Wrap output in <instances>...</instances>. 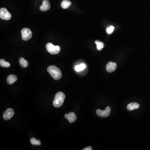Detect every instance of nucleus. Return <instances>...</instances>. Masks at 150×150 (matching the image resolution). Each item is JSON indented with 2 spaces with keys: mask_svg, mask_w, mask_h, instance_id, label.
I'll return each instance as SVG.
<instances>
[{
  "mask_svg": "<svg viewBox=\"0 0 150 150\" xmlns=\"http://www.w3.org/2000/svg\"><path fill=\"white\" fill-rule=\"evenodd\" d=\"M47 71L55 80H59L62 77V73L60 69L56 66L52 65L48 68Z\"/></svg>",
  "mask_w": 150,
  "mask_h": 150,
  "instance_id": "1",
  "label": "nucleus"
},
{
  "mask_svg": "<svg viewBox=\"0 0 150 150\" xmlns=\"http://www.w3.org/2000/svg\"><path fill=\"white\" fill-rule=\"evenodd\" d=\"M66 96L64 93L62 92H59L55 95L53 104L56 108H59L62 106L65 100Z\"/></svg>",
  "mask_w": 150,
  "mask_h": 150,
  "instance_id": "2",
  "label": "nucleus"
},
{
  "mask_svg": "<svg viewBox=\"0 0 150 150\" xmlns=\"http://www.w3.org/2000/svg\"><path fill=\"white\" fill-rule=\"evenodd\" d=\"M46 48L47 51L52 55H56L61 51V47L59 46H54L52 43H49L46 45Z\"/></svg>",
  "mask_w": 150,
  "mask_h": 150,
  "instance_id": "3",
  "label": "nucleus"
},
{
  "mask_svg": "<svg viewBox=\"0 0 150 150\" xmlns=\"http://www.w3.org/2000/svg\"><path fill=\"white\" fill-rule=\"evenodd\" d=\"M22 38L24 41H28L32 36V32L31 30L28 28H24L22 30Z\"/></svg>",
  "mask_w": 150,
  "mask_h": 150,
  "instance_id": "4",
  "label": "nucleus"
},
{
  "mask_svg": "<svg viewBox=\"0 0 150 150\" xmlns=\"http://www.w3.org/2000/svg\"><path fill=\"white\" fill-rule=\"evenodd\" d=\"M111 108L110 106H107L106 109L102 111L101 110L97 109L96 111L97 115L99 117L101 118H106L109 116L111 113Z\"/></svg>",
  "mask_w": 150,
  "mask_h": 150,
  "instance_id": "5",
  "label": "nucleus"
},
{
  "mask_svg": "<svg viewBox=\"0 0 150 150\" xmlns=\"http://www.w3.org/2000/svg\"><path fill=\"white\" fill-rule=\"evenodd\" d=\"M0 18L3 20H8L11 19V15L6 8H2L0 9Z\"/></svg>",
  "mask_w": 150,
  "mask_h": 150,
  "instance_id": "6",
  "label": "nucleus"
},
{
  "mask_svg": "<svg viewBox=\"0 0 150 150\" xmlns=\"http://www.w3.org/2000/svg\"><path fill=\"white\" fill-rule=\"evenodd\" d=\"M14 115V111L12 108H8L4 112L3 118L5 120H9Z\"/></svg>",
  "mask_w": 150,
  "mask_h": 150,
  "instance_id": "7",
  "label": "nucleus"
},
{
  "mask_svg": "<svg viewBox=\"0 0 150 150\" xmlns=\"http://www.w3.org/2000/svg\"><path fill=\"white\" fill-rule=\"evenodd\" d=\"M116 63L113 62H109L106 66V70L108 73H112L116 71L117 69Z\"/></svg>",
  "mask_w": 150,
  "mask_h": 150,
  "instance_id": "8",
  "label": "nucleus"
},
{
  "mask_svg": "<svg viewBox=\"0 0 150 150\" xmlns=\"http://www.w3.org/2000/svg\"><path fill=\"white\" fill-rule=\"evenodd\" d=\"M64 116H65V118L67 119L70 123H74L76 120V116L74 112H70V113H69V114L66 113L65 115Z\"/></svg>",
  "mask_w": 150,
  "mask_h": 150,
  "instance_id": "9",
  "label": "nucleus"
},
{
  "mask_svg": "<svg viewBox=\"0 0 150 150\" xmlns=\"http://www.w3.org/2000/svg\"><path fill=\"white\" fill-rule=\"evenodd\" d=\"M51 8V4L48 0H44L42 5L40 7V10L41 11H47Z\"/></svg>",
  "mask_w": 150,
  "mask_h": 150,
  "instance_id": "10",
  "label": "nucleus"
},
{
  "mask_svg": "<svg viewBox=\"0 0 150 150\" xmlns=\"http://www.w3.org/2000/svg\"><path fill=\"white\" fill-rule=\"evenodd\" d=\"M140 107V105L136 102H133L129 104L127 106V109L129 111H133L134 110L138 109Z\"/></svg>",
  "mask_w": 150,
  "mask_h": 150,
  "instance_id": "11",
  "label": "nucleus"
},
{
  "mask_svg": "<svg viewBox=\"0 0 150 150\" xmlns=\"http://www.w3.org/2000/svg\"><path fill=\"white\" fill-rule=\"evenodd\" d=\"M18 79V77L15 75H10L7 78V83L9 85H11L15 83Z\"/></svg>",
  "mask_w": 150,
  "mask_h": 150,
  "instance_id": "12",
  "label": "nucleus"
},
{
  "mask_svg": "<svg viewBox=\"0 0 150 150\" xmlns=\"http://www.w3.org/2000/svg\"><path fill=\"white\" fill-rule=\"evenodd\" d=\"M19 64H20V66H21L23 68H26L27 67H28L29 63H28V61L25 60L24 58H20L19 59Z\"/></svg>",
  "mask_w": 150,
  "mask_h": 150,
  "instance_id": "13",
  "label": "nucleus"
},
{
  "mask_svg": "<svg viewBox=\"0 0 150 150\" xmlns=\"http://www.w3.org/2000/svg\"><path fill=\"white\" fill-rule=\"evenodd\" d=\"M71 2L69 0H64L61 3V6L63 9H67L71 5Z\"/></svg>",
  "mask_w": 150,
  "mask_h": 150,
  "instance_id": "14",
  "label": "nucleus"
},
{
  "mask_svg": "<svg viewBox=\"0 0 150 150\" xmlns=\"http://www.w3.org/2000/svg\"><path fill=\"white\" fill-rule=\"evenodd\" d=\"M0 66L4 68H9L10 67V64L8 62L5 61L3 59H0Z\"/></svg>",
  "mask_w": 150,
  "mask_h": 150,
  "instance_id": "15",
  "label": "nucleus"
},
{
  "mask_svg": "<svg viewBox=\"0 0 150 150\" xmlns=\"http://www.w3.org/2000/svg\"><path fill=\"white\" fill-rule=\"evenodd\" d=\"M86 68V66L84 64H81L79 65H77L75 66V69L77 72L82 71Z\"/></svg>",
  "mask_w": 150,
  "mask_h": 150,
  "instance_id": "16",
  "label": "nucleus"
},
{
  "mask_svg": "<svg viewBox=\"0 0 150 150\" xmlns=\"http://www.w3.org/2000/svg\"><path fill=\"white\" fill-rule=\"evenodd\" d=\"M31 144L34 146H40L41 145V142L39 139L37 140L36 138H33L31 139Z\"/></svg>",
  "mask_w": 150,
  "mask_h": 150,
  "instance_id": "17",
  "label": "nucleus"
},
{
  "mask_svg": "<svg viewBox=\"0 0 150 150\" xmlns=\"http://www.w3.org/2000/svg\"><path fill=\"white\" fill-rule=\"evenodd\" d=\"M97 48L98 51H101L104 48V44L103 42H100L97 43Z\"/></svg>",
  "mask_w": 150,
  "mask_h": 150,
  "instance_id": "18",
  "label": "nucleus"
},
{
  "mask_svg": "<svg viewBox=\"0 0 150 150\" xmlns=\"http://www.w3.org/2000/svg\"><path fill=\"white\" fill-rule=\"evenodd\" d=\"M114 29L115 27L113 26H111L106 28V31L107 33H108L109 34H111L113 33Z\"/></svg>",
  "mask_w": 150,
  "mask_h": 150,
  "instance_id": "19",
  "label": "nucleus"
},
{
  "mask_svg": "<svg viewBox=\"0 0 150 150\" xmlns=\"http://www.w3.org/2000/svg\"><path fill=\"white\" fill-rule=\"evenodd\" d=\"M92 150V148L91 146H88L87 147L85 148L84 149H83V150Z\"/></svg>",
  "mask_w": 150,
  "mask_h": 150,
  "instance_id": "20",
  "label": "nucleus"
},
{
  "mask_svg": "<svg viewBox=\"0 0 150 150\" xmlns=\"http://www.w3.org/2000/svg\"><path fill=\"white\" fill-rule=\"evenodd\" d=\"M100 42V41H98H98H95V43L96 44L97 43H99V42Z\"/></svg>",
  "mask_w": 150,
  "mask_h": 150,
  "instance_id": "21",
  "label": "nucleus"
}]
</instances>
